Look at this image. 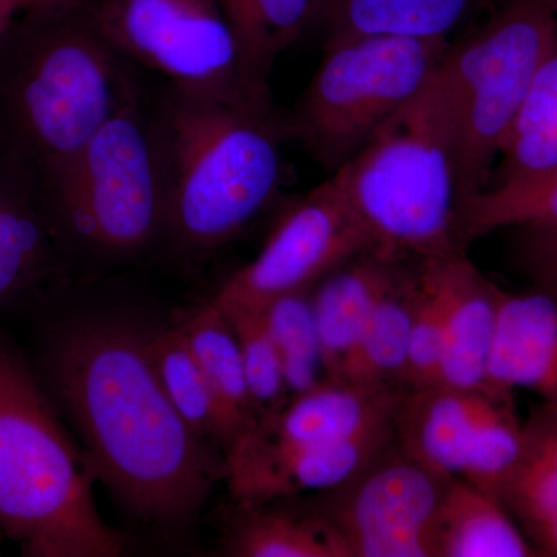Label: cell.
Masks as SVG:
<instances>
[{
  "instance_id": "1",
  "label": "cell",
  "mask_w": 557,
  "mask_h": 557,
  "mask_svg": "<svg viewBox=\"0 0 557 557\" xmlns=\"http://www.w3.org/2000/svg\"><path fill=\"white\" fill-rule=\"evenodd\" d=\"M44 372L95 475L138 518L185 522L225 479V458L161 386L146 330L109 318L65 322L50 335Z\"/></svg>"
},
{
  "instance_id": "2",
  "label": "cell",
  "mask_w": 557,
  "mask_h": 557,
  "mask_svg": "<svg viewBox=\"0 0 557 557\" xmlns=\"http://www.w3.org/2000/svg\"><path fill=\"white\" fill-rule=\"evenodd\" d=\"M83 0H44L0 38V156L47 182L137 79Z\"/></svg>"
},
{
  "instance_id": "3",
  "label": "cell",
  "mask_w": 557,
  "mask_h": 557,
  "mask_svg": "<svg viewBox=\"0 0 557 557\" xmlns=\"http://www.w3.org/2000/svg\"><path fill=\"white\" fill-rule=\"evenodd\" d=\"M149 104L163 171V240L185 256L209 255L239 236L276 194L285 115L170 84Z\"/></svg>"
},
{
  "instance_id": "4",
  "label": "cell",
  "mask_w": 557,
  "mask_h": 557,
  "mask_svg": "<svg viewBox=\"0 0 557 557\" xmlns=\"http://www.w3.org/2000/svg\"><path fill=\"white\" fill-rule=\"evenodd\" d=\"M24 358L0 341V530L32 557H116L124 539L101 518L86 453Z\"/></svg>"
},
{
  "instance_id": "5",
  "label": "cell",
  "mask_w": 557,
  "mask_h": 557,
  "mask_svg": "<svg viewBox=\"0 0 557 557\" xmlns=\"http://www.w3.org/2000/svg\"><path fill=\"white\" fill-rule=\"evenodd\" d=\"M332 177L376 249L417 260L467 255L456 139L440 70Z\"/></svg>"
},
{
  "instance_id": "6",
  "label": "cell",
  "mask_w": 557,
  "mask_h": 557,
  "mask_svg": "<svg viewBox=\"0 0 557 557\" xmlns=\"http://www.w3.org/2000/svg\"><path fill=\"white\" fill-rule=\"evenodd\" d=\"M39 189L60 248L75 245L121 260L163 240V171L138 83L78 156Z\"/></svg>"
},
{
  "instance_id": "7",
  "label": "cell",
  "mask_w": 557,
  "mask_h": 557,
  "mask_svg": "<svg viewBox=\"0 0 557 557\" xmlns=\"http://www.w3.org/2000/svg\"><path fill=\"white\" fill-rule=\"evenodd\" d=\"M557 51L553 0H498L440 67L461 201L486 188L539 70ZM461 207V205H460Z\"/></svg>"
},
{
  "instance_id": "8",
  "label": "cell",
  "mask_w": 557,
  "mask_h": 557,
  "mask_svg": "<svg viewBox=\"0 0 557 557\" xmlns=\"http://www.w3.org/2000/svg\"><path fill=\"white\" fill-rule=\"evenodd\" d=\"M449 47L384 35L324 42L321 64L285 115L288 138L335 174L431 83Z\"/></svg>"
},
{
  "instance_id": "9",
  "label": "cell",
  "mask_w": 557,
  "mask_h": 557,
  "mask_svg": "<svg viewBox=\"0 0 557 557\" xmlns=\"http://www.w3.org/2000/svg\"><path fill=\"white\" fill-rule=\"evenodd\" d=\"M90 10L124 60L159 73L174 89L276 112L270 84L249 72L219 0H100Z\"/></svg>"
},
{
  "instance_id": "10",
  "label": "cell",
  "mask_w": 557,
  "mask_h": 557,
  "mask_svg": "<svg viewBox=\"0 0 557 557\" xmlns=\"http://www.w3.org/2000/svg\"><path fill=\"white\" fill-rule=\"evenodd\" d=\"M376 248L338 182L330 177L278 220L258 258L234 273L211 302L222 311H262Z\"/></svg>"
},
{
  "instance_id": "11",
  "label": "cell",
  "mask_w": 557,
  "mask_h": 557,
  "mask_svg": "<svg viewBox=\"0 0 557 557\" xmlns=\"http://www.w3.org/2000/svg\"><path fill=\"white\" fill-rule=\"evenodd\" d=\"M387 453L347 483L329 518L351 557H434L435 520L449 479L405 456L397 445V454Z\"/></svg>"
},
{
  "instance_id": "12",
  "label": "cell",
  "mask_w": 557,
  "mask_h": 557,
  "mask_svg": "<svg viewBox=\"0 0 557 557\" xmlns=\"http://www.w3.org/2000/svg\"><path fill=\"white\" fill-rule=\"evenodd\" d=\"M394 426L292 449L237 440L223 456L225 479L231 493L244 504H265L306 491L339 490L395 445Z\"/></svg>"
},
{
  "instance_id": "13",
  "label": "cell",
  "mask_w": 557,
  "mask_h": 557,
  "mask_svg": "<svg viewBox=\"0 0 557 557\" xmlns=\"http://www.w3.org/2000/svg\"><path fill=\"white\" fill-rule=\"evenodd\" d=\"M406 388L325 380L289 398L269 416L258 418L255 426L237 440L267 448L292 449L355 437L394 424Z\"/></svg>"
},
{
  "instance_id": "14",
  "label": "cell",
  "mask_w": 557,
  "mask_h": 557,
  "mask_svg": "<svg viewBox=\"0 0 557 557\" xmlns=\"http://www.w3.org/2000/svg\"><path fill=\"white\" fill-rule=\"evenodd\" d=\"M435 263L446 310L440 383L465 391H491L487 369L505 289L483 276L467 255L435 259Z\"/></svg>"
},
{
  "instance_id": "15",
  "label": "cell",
  "mask_w": 557,
  "mask_h": 557,
  "mask_svg": "<svg viewBox=\"0 0 557 557\" xmlns=\"http://www.w3.org/2000/svg\"><path fill=\"white\" fill-rule=\"evenodd\" d=\"M487 386L525 388L557 409V300L547 293H504Z\"/></svg>"
},
{
  "instance_id": "16",
  "label": "cell",
  "mask_w": 557,
  "mask_h": 557,
  "mask_svg": "<svg viewBox=\"0 0 557 557\" xmlns=\"http://www.w3.org/2000/svg\"><path fill=\"white\" fill-rule=\"evenodd\" d=\"M496 394L448 384L408 387L395 416V445L442 478H457L475 424Z\"/></svg>"
},
{
  "instance_id": "17",
  "label": "cell",
  "mask_w": 557,
  "mask_h": 557,
  "mask_svg": "<svg viewBox=\"0 0 557 557\" xmlns=\"http://www.w3.org/2000/svg\"><path fill=\"white\" fill-rule=\"evenodd\" d=\"M60 265L38 183L0 156V307L38 288Z\"/></svg>"
},
{
  "instance_id": "18",
  "label": "cell",
  "mask_w": 557,
  "mask_h": 557,
  "mask_svg": "<svg viewBox=\"0 0 557 557\" xmlns=\"http://www.w3.org/2000/svg\"><path fill=\"white\" fill-rule=\"evenodd\" d=\"M408 259L369 249L347 260L311 288L325 380L339 379L376 300Z\"/></svg>"
},
{
  "instance_id": "19",
  "label": "cell",
  "mask_w": 557,
  "mask_h": 557,
  "mask_svg": "<svg viewBox=\"0 0 557 557\" xmlns=\"http://www.w3.org/2000/svg\"><path fill=\"white\" fill-rule=\"evenodd\" d=\"M491 0H321L324 42L355 36L446 39Z\"/></svg>"
},
{
  "instance_id": "20",
  "label": "cell",
  "mask_w": 557,
  "mask_h": 557,
  "mask_svg": "<svg viewBox=\"0 0 557 557\" xmlns=\"http://www.w3.org/2000/svg\"><path fill=\"white\" fill-rule=\"evenodd\" d=\"M539 552L500 498L461 478L440 502L434 557H537Z\"/></svg>"
},
{
  "instance_id": "21",
  "label": "cell",
  "mask_w": 557,
  "mask_h": 557,
  "mask_svg": "<svg viewBox=\"0 0 557 557\" xmlns=\"http://www.w3.org/2000/svg\"><path fill=\"white\" fill-rule=\"evenodd\" d=\"M418 265L408 259L376 300L357 347L336 381L406 388V368L416 307Z\"/></svg>"
},
{
  "instance_id": "22",
  "label": "cell",
  "mask_w": 557,
  "mask_h": 557,
  "mask_svg": "<svg viewBox=\"0 0 557 557\" xmlns=\"http://www.w3.org/2000/svg\"><path fill=\"white\" fill-rule=\"evenodd\" d=\"M182 329L218 403L225 456L230 446L255 426L259 418L249 397L236 333L211 300L182 324Z\"/></svg>"
},
{
  "instance_id": "23",
  "label": "cell",
  "mask_w": 557,
  "mask_h": 557,
  "mask_svg": "<svg viewBox=\"0 0 557 557\" xmlns=\"http://www.w3.org/2000/svg\"><path fill=\"white\" fill-rule=\"evenodd\" d=\"M242 504L239 519L226 534L223 553L234 557H351L343 533L327 512Z\"/></svg>"
},
{
  "instance_id": "24",
  "label": "cell",
  "mask_w": 557,
  "mask_h": 557,
  "mask_svg": "<svg viewBox=\"0 0 557 557\" xmlns=\"http://www.w3.org/2000/svg\"><path fill=\"white\" fill-rule=\"evenodd\" d=\"M557 225V163L494 183L461 201L465 245L505 228Z\"/></svg>"
},
{
  "instance_id": "25",
  "label": "cell",
  "mask_w": 557,
  "mask_h": 557,
  "mask_svg": "<svg viewBox=\"0 0 557 557\" xmlns=\"http://www.w3.org/2000/svg\"><path fill=\"white\" fill-rule=\"evenodd\" d=\"M247 67L269 84L277 58L318 25L321 0H219Z\"/></svg>"
},
{
  "instance_id": "26",
  "label": "cell",
  "mask_w": 557,
  "mask_h": 557,
  "mask_svg": "<svg viewBox=\"0 0 557 557\" xmlns=\"http://www.w3.org/2000/svg\"><path fill=\"white\" fill-rule=\"evenodd\" d=\"M148 344L161 386L180 417L203 442L222 453L218 403L182 325L148 332Z\"/></svg>"
},
{
  "instance_id": "27",
  "label": "cell",
  "mask_w": 557,
  "mask_h": 557,
  "mask_svg": "<svg viewBox=\"0 0 557 557\" xmlns=\"http://www.w3.org/2000/svg\"><path fill=\"white\" fill-rule=\"evenodd\" d=\"M557 163V51L544 62L509 131L487 186Z\"/></svg>"
},
{
  "instance_id": "28",
  "label": "cell",
  "mask_w": 557,
  "mask_h": 557,
  "mask_svg": "<svg viewBox=\"0 0 557 557\" xmlns=\"http://www.w3.org/2000/svg\"><path fill=\"white\" fill-rule=\"evenodd\" d=\"M310 292L282 296L262 310L276 344L289 398L325 381L324 355Z\"/></svg>"
},
{
  "instance_id": "29",
  "label": "cell",
  "mask_w": 557,
  "mask_h": 557,
  "mask_svg": "<svg viewBox=\"0 0 557 557\" xmlns=\"http://www.w3.org/2000/svg\"><path fill=\"white\" fill-rule=\"evenodd\" d=\"M522 454L523 423L512 409L511 394H496L472 431L457 478L496 494Z\"/></svg>"
},
{
  "instance_id": "30",
  "label": "cell",
  "mask_w": 557,
  "mask_h": 557,
  "mask_svg": "<svg viewBox=\"0 0 557 557\" xmlns=\"http://www.w3.org/2000/svg\"><path fill=\"white\" fill-rule=\"evenodd\" d=\"M446 310L435 259L420 260L406 387L438 384L445 351Z\"/></svg>"
},
{
  "instance_id": "31",
  "label": "cell",
  "mask_w": 557,
  "mask_h": 557,
  "mask_svg": "<svg viewBox=\"0 0 557 557\" xmlns=\"http://www.w3.org/2000/svg\"><path fill=\"white\" fill-rule=\"evenodd\" d=\"M222 311V310H220ZM239 343L249 397L259 418L288 401L281 358L262 311H222Z\"/></svg>"
},
{
  "instance_id": "32",
  "label": "cell",
  "mask_w": 557,
  "mask_h": 557,
  "mask_svg": "<svg viewBox=\"0 0 557 557\" xmlns=\"http://www.w3.org/2000/svg\"><path fill=\"white\" fill-rule=\"evenodd\" d=\"M539 556H557V485L518 465L496 493Z\"/></svg>"
},
{
  "instance_id": "33",
  "label": "cell",
  "mask_w": 557,
  "mask_h": 557,
  "mask_svg": "<svg viewBox=\"0 0 557 557\" xmlns=\"http://www.w3.org/2000/svg\"><path fill=\"white\" fill-rule=\"evenodd\" d=\"M516 258L534 288L557 300V225L518 228Z\"/></svg>"
},
{
  "instance_id": "34",
  "label": "cell",
  "mask_w": 557,
  "mask_h": 557,
  "mask_svg": "<svg viewBox=\"0 0 557 557\" xmlns=\"http://www.w3.org/2000/svg\"><path fill=\"white\" fill-rule=\"evenodd\" d=\"M519 463L557 485V409L542 405L523 423V454Z\"/></svg>"
},
{
  "instance_id": "35",
  "label": "cell",
  "mask_w": 557,
  "mask_h": 557,
  "mask_svg": "<svg viewBox=\"0 0 557 557\" xmlns=\"http://www.w3.org/2000/svg\"><path fill=\"white\" fill-rule=\"evenodd\" d=\"M44 0H0V38L5 35L11 24L24 13L25 10L38 5Z\"/></svg>"
},
{
  "instance_id": "36",
  "label": "cell",
  "mask_w": 557,
  "mask_h": 557,
  "mask_svg": "<svg viewBox=\"0 0 557 557\" xmlns=\"http://www.w3.org/2000/svg\"><path fill=\"white\" fill-rule=\"evenodd\" d=\"M3 537H5V534L2 533V530H0V555H2V541Z\"/></svg>"
},
{
  "instance_id": "37",
  "label": "cell",
  "mask_w": 557,
  "mask_h": 557,
  "mask_svg": "<svg viewBox=\"0 0 557 557\" xmlns=\"http://www.w3.org/2000/svg\"><path fill=\"white\" fill-rule=\"evenodd\" d=\"M553 3H555V7L557 9V0H553Z\"/></svg>"
}]
</instances>
